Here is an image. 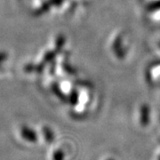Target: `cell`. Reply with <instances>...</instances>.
Masks as SVG:
<instances>
[{"label": "cell", "instance_id": "1", "mask_svg": "<svg viewBox=\"0 0 160 160\" xmlns=\"http://www.w3.org/2000/svg\"><path fill=\"white\" fill-rule=\"evenodd\" d=\"M6 59V55L4 53H0V62H3Z\"/></svg>", "mask_w": 160, "mask_h": 160}]
</instances>
